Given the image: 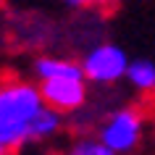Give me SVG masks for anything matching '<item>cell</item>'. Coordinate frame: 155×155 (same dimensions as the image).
Here are the masks:
<instances>
[{
	"label": "cell",
	"mask_w": 155,
	"mask_h": 155,
	"mask_svg": "<svg viewBox=\"0 0 155 155\" xmlns=\"http://www.w3.org/2000/svg\"><path fill=\"white\" fill-rule=\"evenodd\" d=\"M0 155H5V153H0Z\"/></svg>",
	"instance_id": "30bf717a"
},
{
	"label": "cell",
	"mask_w": 155,
	"mask_h": 155,
	"mask_svg": "<svg viewBox=\"0 0 155 155\" xmlns=\"http://www.w3.org/2000/svg\"><path fill=\"white\" fill-rule=\"evenodd\" d=\"M42 108L40 84L18 76L0 82V153L11 155L29 145V126Z\"/></svg>",
	"instance_id": "6da1fadb"
},
{
	"label": "cell",
	"mask_w": 155,
	"mask_h": 155,
	"mask_svg": "<svg viewBox=\"0 0 155 155\" xmlns=\"http://www.w3.org/2000/svg\"><path fill=\"white\" fill-rule=\"evenodd\" d=\"M53 155H55V153H53Z\"/></svg>",
	"instance_id": "8fae6325"
},
{
	"label": "cell",
	"mask_w": 155,
	"mask_h": 155,
	"mask_svg": "<svg viewBox=\"0 0 155 155\" xmlns=\"http://www.w3.org/2000/svg\"><path fill=\"white\" fill-rule=\"evenodd\" d=\"M126 82L137 95H155V61L150 58H137L131 61Z\"/></svg>",
	"instance_id": "52a82bcc"
},
{
	"label": "cell",
	"mask_w": 155,
	"mask_h": 155,
	"mask_svg": "<svg viewBox=\"0 0 155 155\" xmlns=\"http://www.w3.org/2000/svg\"><path fill=\"white\" fill-rule=\"evenodd\" d=\"M63 155H116L108 145H103L97 139V134H76V137L66 145Z\"/></svg>",
	"instance_id": "ba28073f"
},
{
	"label": "cell",
	"mask_w": 155,
	"mask_h": 155,
	"mask_svg": "<svg viewBox=\"0 0 155 155\" xmlns=\"http://www.w3.org/2000/svg\"><path fill=\"white\" fill-rule=\"evenodd\" d=\"M147 126H150V118L145 105L129 103V105L108 108V113L97 121L92 131L116 155H134L147 137Z\"/></svg>",
	"instance_id": "7a4b0ae2"
},
{
	"label": "cell",
	"mask_w": 155,
	"mask_h": 155,
	"mask_svg": "<svg viewBox=\"0 0 155 155\" xmlns=\"http://www.w3.org/2000/svg\"><path fill=\"white\" fill-rule=\"evenodd\" d=\"M32 74L37 82L66 79V76H84L82 63L68 55H37L32 61Z\"/></svg>",
	"instance_id": "5b68a950"
},
{
	"label": "cell",
	"mask_w": 155,
	"mask_h": 155,
	"mask_svg": "<svg viewBox=\"0 0 155 155\" xmlns=\"http://www.w3.org/2000/svg\"><path fill=\"white\" fill-rule=\"evenodd\" d=\"M79 63H82L84 79L92 87H116L118 82L126 79L131 58L126 55V50L121 45H116L110 40H100L84 50Z\"/></svg>",
	"instance_id": "3957f363"
},
{
	"label": "cell",
	"mask_w": 155,
	"mask_h": 155,
	"mask_svg": "<svg viewBox=\"0 0 155 155\" xmlns=\"http://www.w3.org/2000/svg\"><path fill=\"white\" fill-rule=\"evenodd\" d=\"M42 92L45 105L68 116H76L87 103H90V87L92 84L84 76H66V79H48V82H37Z\"/></svg>",
	"instance_id": "277c9868"
},
{
	"label": "cell",
	"mask_w": 155,
	"mask_h": 155,
	"mask_svg": "<svg viewBox=\"0 0 155 155\" xmlns=\"http://www.w3.org/2000/svg\"><path fill=\"white\" fill-rule=\"evenodd\" d=\"M71 11H95V13H105L118 3V0H63Z\"/></svg>",
	"instance_id": "9c48e42d"
},
{
	"label": "cell",
	"mask_w": 155,
	"mask_h": 155,
	"mask_svg": "<svg viewBox=\"0 0 155 155\" xmlns=\"http://www.w3.org/2000/svg\"><path fill=\"white\" fill-rule=\"evenodd\" d=\"M66 129V116L53 110V108H42L37 118L29 126V145H40V142H50V139L61 137Z\"/></svg>",
	"instance_id": "8992f818"
}]
</instances>
